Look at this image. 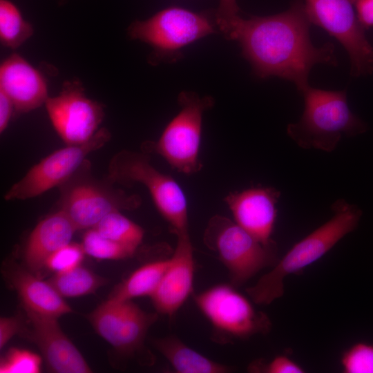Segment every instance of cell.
Listing matches in <instances>:
<instances>
[{
	"label": "cell",
	"mask_w": 373,
	"mask_h": 373,
	"mask_svg": "<svg viewBox=\"0 0 373 373\" xmlns=\"http://www.w3.org/2000/svg\"><path fill=\"white\" fill-rule=\"evenodd\" d=\"M302 0L286 11L266 17H240L231 40L239 42L242 56L260 78L276 76L293 82L300 92L309 86L308 77L317 64L336 66L334 46H314L311 26Z\"/></svg>",
	"instance_id": "cell-1"
},
{
	"label": "cell",
	"mask_w": 373,
	"mask_h": 373,
	"mask_svg": "<svg viewBox=\"0 0 373 373\" xmlns=\"http://www.w3.org/2000/svg\"><path fill=\"white\" fill-rule=\"evenodd\" d=\"M333 216L325 224L295 244L287 253L246 292L254 303L269 305L284 293V279L298 274L328 252L358 226L362 210L344 199L332 205Z\"/></svg>",
	"instance_id": "cell-2"
},
{
	"label": "cell",
	"mask_w": 373,
	"mask_h": 373,
	"mask_svg": "<svg viewBox=\"0 0 373 373\" xmlns=\"http://www.w3.org/2000/svg\"><path fill=\"white\" fill-rule=\"evenodd\" d=\"M304 111L300 119L287 126L289 137L300 148L333 151L343 135L354 137L367 125L354 114L346 90H326L310 86L300 91Z\"/></svg>",
	"instance_id": "cell-3"
},
{
	"label": "cell",
	"mask_w": 373,
	"mask_h": 373,
	"mask_svg": "<svg viewBox=\"0 0 373 373\" xmlns=\"http://www.w3.org/2000/svg\"><path fill=\"white\" fill-rule=\"evenodd\" d=\"M107 177L100 180L92 173L87 159L58 188V206L77 230L88 229L113 211L134 210L142 204L141 197L116 187Z\"/></svg>",
	"instance_id": "cell-4"
},
{
	"label": "cell",
	"mask_w": 373,
	"mask_h": 373,
	"mask_svg": "<svg viewBox=\"0 0 373 373\" xmlns=\"http://www.w3.org/2000/svg\"><path fill=\"white\" fill-rule=\"evenodd\" d=\"M106 177L125 187L137 183L144 185L171 231L176 236L189 233L187 200L182 189L172 177L151 164L148 153L119 151L108 163Z\"/></svg>",
	"instance_id": "cell-5"
},
{
	"label": "cell",
	"mask_w": 373,
	"mask_h": 373,
	"mask_svg": "<svg viewBox=\"0 0 373 373\" xmlns=\"http://www.w3.org/2000/svg\"><path fill=\"white\" fill-rule=\"evenodd\" d=\"M203 242L218 255L234 287L243 285L262 269L274 266L278 260L275 241L265 245L234 220L221 215L209 219Z\"/></svg>",
	"instance_id": "cell-6"
},
{
	"label": "cell",
	"mask_w": 373,
	"mask_h": 373,
	"mask_svg": "<svg viewBox=\"0 0 373 373\" xmlns=\"http://www.w3.org/2000/svg\"><path fill=\"white\" fill-rule=\"evenodd\" d=\"M178 102L180 111L166 126L158 140L148 146V153L155 151L173 169L190 175L202 168L199 154L202 115L213 106V99L182 92Z\"/></svg>",
	"instance_id": "cell-7"
},
{
	"label": "cell",
	"mask_w": 373,
	"mask_h": 373,
	"mask_svg": "<svg viewBox=\"0 0 373 373\" xmlns=\"http://www.w3.org/2000/svg\"><path fill=\"white\" fill-rule=\"evenodd\" d=\"M194 300L211 324L214 339L219 342L246 339L271 329L267 315L256 309L231 284L214 285L195 294Z\"/></svg>",
	"instance_id": "cell-8"
},
{
	"label": "cell",
	"mask_w": 373,
	"mask_h": 373,
	"mask_svg": "<svg viewBox=\"0 0 373 373\" xmlns=\"http://www.w3.org/2000/svg\"><path fill=\"white\" fill-rule=\"evenodd\" d=\"M356 0H304L311 22L336 38L347 51L353 77L373 73V47L365 29L360 23L355 8Z\"/></svg>",
	"instance_id": "cell-9"
},
{
	"label": "cell",
	"mask_w": 373,
	"mask_h": 373,
	"mask_svg": "<svg viewBox=\"0 0 373 373\" xmlns=\"http://www.w3.org/2000/svg\"><path fill=\"white\" fill-rule=\"evenodd\" d=\"M111 134L106 128H100L87 142L67 145L34 165L5 193L7 201L25 200L37 197L66 181L87 159L88 155L106 144Z\"/></svg>",
	"instance_id": "cell-10"
},
{
	"label": "cell",
	"mask_w": 373,
	"mask_h": 373,
	"mask_svg": "<svg viewBox=\"0 0 373 373\" xmlns=\"http://www.w3.org/2000/svg\"><path fill=\"white\" fill-rule=\"evenodd\" d=\"M216 32L207 15L170 7L146 20L133 22L128 29L132 39L150 45L160 54L173 53Z\"/></svg>",
	"instance_id": "cell-11"
},
{
	"label": "cell",
	"mask_w": 373,
	"mask_h": 373,
	"mask_svg": "<svg viewBox=\"0 0 373 373\" xmlns=\"http://www.w3.org/2000/svg\"><path fill=\"white\" fill-rule=\"evenodd\" d=\"M51 124L66 145L89 141L104 117L102 104L88 97L78 80L66 82L59 92L45 103Z\"/></svg>",
	"instance_id": "cell-12"
},
{
	"label": "cell",
	"mask_w": 373,
	"mask_h": 373,
	"mask_svg": "<svg viewBox=\"0 0 373 373\" xmlns=\"http://www.w3.org/2000/svg\"><path fill=\"white\" fill-rule=\"evenodd\" d=\"M95 332L119 354L135 356L144 350L150 327L157 314L148 313L131 300L108 298L88 316Z\"/></svg>",
	"instance_id": "cell-13"
},
{
	"label": "cell",
	"mask_w": 373,
	"mask_h": 373,
	"mask_svg": "<svg viewBox=\"0 0 373 373\" xmlns=\"http://www.w3.org/2000/svg\"><path fill=\"white\" fill-rule=\"evenodd\" d=\"M28 321L20 334L39 348L50 372L88 373L84 358L59 327L57 318L23 308Z\"/></svg>",
	"instance_id": "cell-14"
},
{
	"label": "cell",
	"mask_w": 373,
	"mask_h": 373,
	"mask_svg": "<svg viewBox=\"0 0 373 373\" xmlns=\"http://www.w3.org/2000/svg\"><path fill=\"white\" fill-rule=\"evenodd\" d=\"M280 192L274 187H251L229 193L224 201L233 220L265 245L271 238L277 216L276 204Z\"/></svg>",
	"instance_id": "cell-15"
},
{
	"label": "cell",
	"mask_w": 373,
	"mask_h": 373,
	"mask_svg": "<svg viewBox=\"0 0 373 373\" xmlns=\"http://www.w3.org/2000/svg\"><path fill=\"white\" fill-rule=\"evenodd\" d=\"M177 245L155 292L151 296L158 313L173 316L193 292L194 259L189 233L177 236Z\"/></svg>",
	"instance_id": "cell-16"
},
{
	"label": "cell",
	"mask_w": 373,
	"mask_h": 373,
	"mask_svg": "<svg viewBox=\"0 0 373 373\" xmlns=\"http://www.w3.org/2000/svg\"><path fill=\"white\" fill-rule=\"evenodd\" d=\"M0 91L11 99L15 111L20 113L45 104L49 97L43 75L18 54L10 55L1 64Z\"/></svg>",
	"instance_id": "cell-17"
},
{
	"label": "cell",
	"mask_w": 373,
	"mask_h": 373,
	"mask_svg": "<svg viewBox=\"0 0 373 373\" xmlns=\"http://www.w3.org/2000/svg\"><path fill=\"white\" fill-rule=\"evenodd\" d=\"M3 274L18 293L23 308L57 318L73 312L71 307L48 281L38 278L28 269L14 261L8 262L4 266Z\"/></svg>",
	"instance_id": "cell-18"
},
{
	"label": "cell",
	"mask_w": 373,
	"mask_h": 373,
	"mask_svg": "<svg viewBox=\"0 0 373 373\" xmlns=\"http://www.w3.org/2000/svg\"><path fill=\"white\" fill-rule=\"evenodd\" d=\"M76 231L69 218L59 209L41 220L30 233L26 247L27 269L34 274L40 271L51 254L70 242Z\"/></svg>",
	"instance_id": "cell-19"
},
{
	"label": "cell",
	"mask_w": 373,
	"mask_h": 373,
	"mask_svg": "<svg viewBox=\"0 0 373 373\" xmlns=\"http://www.w3.org/2000/svg\"><path fill=\"white\" fill-rule=\"evenodd\" d=\"M153 344L177 372L224 373L231 370L230 367L204 356L175 336L154 339Z\"/></svg>",
	"instance_id": "cell-20"
},
{
	"label": "cell",
	"mask_w": 373,
	"mask_h": 373,
	"mask_svg": "<svg viewBox=\"0 0 373 373\" xmlns=\"http://www.w3.org/2000/svg\"><path fill=\"white\" fill-rule=\"evenodd\" d=\"M169 262V258L157 260L137 268L113 289L109 298L126 300L140 296L151 297L159 285Z\"/></svg>",
	"instance_id": "cell-21"
},
{
	"label": "cell",
	"mask_w": 373,
	"mask_h": 373,
	"mask_svg": "<svg viewBox=\"0 0 373 373\" xmlns=\"http://www.w3.org/2000/svg\"><path fill=\"white\" fill-rule=\"evenodd\" d=\"M62 297L73 298L95 292L107 280L81 265L68 271L55 273L47 280Z\"/></svg>",
	"instance_id": "cell-22"
},
{
	"label": "cell",
	"mask_w": 373,
	"mask_h": 373,
	"mask_svg": "<svg viewBox=\"0 0 373 373\" xmlns=\"http://www.w3.org/2000/svg\"><path fill=\"white\" fill-rule=\"evenodd\" d=\"M32 25L25 20L19 9L10 0H0V40L11 49H16L33 34Z\"/></svg>",
	"instance_id": "cell-23"
},
{
	"label": "cell",
	"mask_w": 373,
	"mask_h": 373,
	"mask_svg": "<svg viewBox=\"0 0 373 373\" xmlns=\"http://www.w3.org/2000/svg\"><path fill=\"white\" fill-rule=\"evenodd\" d=\"M93 228L106 238L136 248L141 244L144 233L140 226L121 211L108 213Z\"/></svg>",
	"instance_id": "cell-24"
},
{
	"label": "cell",
	"mask_w": 373,
	"mask_h": 373,
	"mask_svg": "<svg viewBox=\"0 0 373 373\" xmlns=\"http://www.w3.org/2000/svg\"><path fill=\"white\" fill-rule=\"evenodd\" d=\"M82 245L86 254L98 260L128 258L132 257L137 249L106 238L94 228L87 229L84 233Z\"/></svg>",
	"instance_id": "cell-25"
},
{
	"label": "cell",
	"mask_w": 373,
	"mask_h": 373,
	"mask_svg": "<svg viewBox=\"0 0 373 373\" xmlns=\"http://www.w3.org/2000/svg\"><path fill=\"white\" fill-rule=\"evenodd\" d=\"M41 357L27 350L12 347L1 358V373H38Z\"/></svg>",
	"instance_id": "cell-26"
},
{
	"label": "cell",
	"mask_w": 373,
	"mask_h": 373,
	"mask_svg": "<svg viewBox=\"0 0 373 373\" xmlns=\"http://www.w3.org/2000/svg\"><path fill=\"white\" fill-rule=\"evenodd\" d=\"M341 364L346 373H373V344L354 345L343 354Z\"/></svg>",
	"instance_id": "cell-27"
},
{
	"label": "cell",
	"mask_w": 373,
	"mask_h": 373,
	"mask_svg": "<svg viewBox=\"0 0 373 373\" xmlns=\"http://www.w3.org/2000/svg\"><path fill=\"white\" fill-rule=\"evenodd\" d=\"M85 254L82 243L70 242L51 254L44 267L55 274L64 272L80 265Z\"/></svg>",
	"instance_id": "cell-28"
},
{
	"label": "cell",
	"mask_w": 373,
	"mask_h": 373,
	"mask_svg": "<svg viewBox=\"0 0 373 373\" xmlns=\"http://www.w3.org/2000/svg\"><path fill=\"white\" fill-rule=\"evenodd\" d=\"M236 0H219L216 14V22L224 37L229 39L235 26L240 18Z\"/></svg>",
	"instance_id": "cell-29"
},
{
	"label": "cell",
	"mask_w": 373,
	"mask_h": 373,
	"mask_svg": "<svg viewBox=\"0 0 373 373\" xmlns=\"http://www.w3.org/2000/svg\"><path fill=\"white\" fill-rule=\"evenodd\" d=\"M249 370L265 373H302L303 369L286 356H277L269 363L256 361L250 364Z\"/></svg>",
	"instance_id": "cell-30"
},
{
	"label": "cell",
	"mask_w": 373,
	"mask_h": 373,
	"mask_svg": "<svg viewBox=\"0 0 373 373\" xmlns=\"http://www.w3.org/2000/svg\"><path fill=\"white\" fill-rule=\"evenodd\" d=\"M24 326L19 316L0 319V349L2 350L15 334H20Z\"/></svg>",
	"instance_id": "cell-31"
},
{
	"label": "cell",
	"mask_w": 373,
	"mask_h": 373,
	"mask_svg": "<svg viewBox=\"0 0 373 373\" xmlns=\"http://www.w3.org/2000/svg\"><path fill=\"white\" fill-rule=\"evenodd\" d=\"M356 15L362 26L367 30L373 27V0H356Z\"/></svg>",
	"instance_id": "cell-32"
},
{
	"label": "cell",
	"mask_w": 373,
	"mask_h": 373,
	"mask_svg": "<svg viewBox=\"0 0 373 373\" xmlns=\"http://www.w3.org/2000/svg\"><path fill=\"white\" fill-rule=\"evenodd\" d=\"M15 106L11 99L0 91V132L3 133L8 126Z\"/></svg>",
	"instance_id": "cell-33"
}]
</instances>
